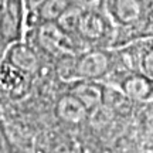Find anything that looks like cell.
Wrapping results in <instances>:
<instances>
[{"mask_svg":"<svg viewBox=\"0 0 153 153\" xmlns=\"http://www.w3.org/2000/svg\"><path fill=\"white\" fill-rule=\"evenodd\" d=\"M24 11V0H4L0 11V38L7 44L20 41Z\"/></svg>","mask_w":153,"mask_h":153,"instance_id":"cell-1","label":"cell"},{"mask_svg":"<svg viewBox=\"0 0 153 153\" xmlns=\"http://www.w3.org/2000/svg\"><path fill=\"white\" fill-rule=\"evenodd\" d=\"M109 55L104 51L84 53L76 58V78L94 81L109 71Z\"/></svg>","mask_w":153,"mask_h":153,"instance_id":"cell-2","label":"cell"},{"mask_svg":"<svg viewBox=\"0 0 153 153\" xmlns=\"http://www.w3.org/2000/svg\"><path fill=\"white\" fill-rule=\"evenodd\" d=\"M106 22L99 14L97 9L94 10H82L76 34L85 41H99L108 34Z\"/></svg>","mask_w":153,"mask_h":153,"instance_id":"cell-3","label":"cell"},{"mask_svg":"<svg viewBox=\"0 0 153 153\" xmlns=\"http://www.w3.org/2000/svg\"><path fill=\"white\" fill-rule=\"evenodd\" d=\"M122 88L123 94L133 101H149L153 98V79L140 72L128 76Z\"/></svg>","mask_w":153,"mask_h":153,"instance_id":"cell-4","label":"cell"},{"mask_svg":"<svg viewBox=\"0 0 153 153\" xmlns=\"http://www.w3.org/2000/svg\"><path fill=\"white\" fill-rule=\"evenodd\" d=\"M71 94H74L76 98L87 106V109L89 112L97 109L99 105L104 102L105 97L104 89H101L99 85H97L92 81H88V79H85V82H82L79 85H76L71 91Z\"/></svg>","mask_w":153,"mask_h":153,"instance_id":"cell-5","label":"cell"},{"mask_svg":"<svg viewBox=\"0 0 153 153\" xmlns=\"http://www.w3.org/2000/svg\"><path fill=\"white\" fill-rule=\"evenodd\" d=\"M71 6L72 0H45L34 16L40 23H57Z\"/></svg>","mask_w":153,"mask_h":153,"instance_id":"cell-6","label":"cell"},{"mask_svg":"<svg viewBox=\"0 0 153 153\" xmlns=\"http://www.w3.org/2000/svg\"><path fill=\"white\" fill-rule=\"evenodd\" d=\"M88 112L89 111L87 109V106L82 104L74 94H68L65 97H62L58 101V105H57V114H60L64 119L68 120L82 119Z\"/></svg>","mask_w":153,"mask_h":153,"instance_id":"cell-7","label":"cell"},{"mask_svg":"<svg viewBox=\"0 0 153 153\" xmlns=\"http://www.w3.org/2000/svg\"><path fill=\"white\" fill-rule=\"evenodd\" d=\"M135 60L139 67V72L153 79V43L143 44L135 54Z\"/></svg>","mask_w":153,"mask_h":153,"instance_id":"cell-8","label":"cell"},{"mask_svg":"<svg viewBox=\"0 0 153 153\" xmlns=\"http://www.w3.org/2000/svg\"><path fill=\"white\" fill-rule=\"evenodd\" d=\"M7 43L6 41H3L1 38H0V62H1V60H3V57H4L6 54V51H7Z\"/></svg>","mask_w":153,"mask_h":153,"instance_id":"cell-9","label":"cell"}]
</instances>
